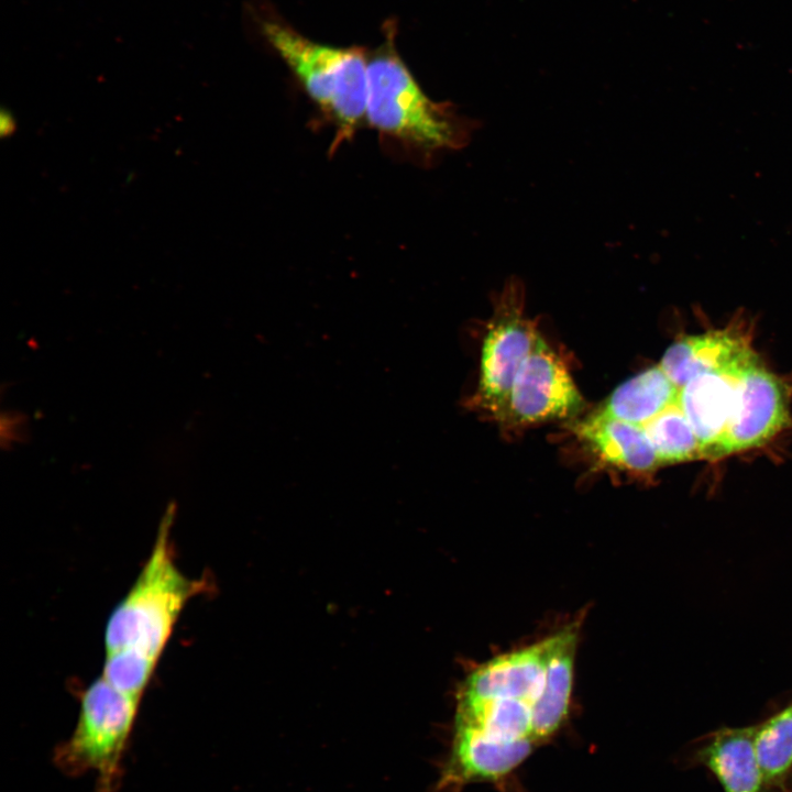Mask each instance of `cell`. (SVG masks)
I'll list each match as a JSON object with an SVG mask.
<instances>
[{
  "label": "cell",
  "mask_w": 792,
  "mask_h": 792,
  "mask_svg": "<svg viewBox=\"0 0 792 792\" xmlns=\"http://www.w3.org/2000/svg\"><path fill=\"white\" fill-rule=\"evenodd\" d=\"M168 505L151 553L129 592L110 614L106 656H120L154 672L186 604L204 590L202 580L186 576L175 563Z\"/></svg>",
  "instance_id": "7a4b0ae2"
},
{
  "label": "cell",
  "mask_w": 792,
  "mask_h": 792,
  "mask_svg": "<svg viewBox=\"0 0 792 792\" xmlns=\"http://www.w3.org/2000/svg\"><path fill=\"white\" fill-rule=\"evenodd\" d=\"M755 748L765 792H792V703L757 724Z\"/></svg>",
  "instance_id": "2e32d148"
},
{
  "label": "cell",
  "mask_w": 792,
  "mask_h": 792,
  "mask_svg": "<svg viewBox=\"0 0 792 792\" xmlns=\"http://www.w3.org/2000/svg\"><path fill=\"white\" fill-rule=\"evenodd\" d=\"M756 359L743 336L719 330L683 337L667 349L659 365L680 389L703 373L729 370Z\"/></svg>",
  "instance_id": "7c38bea8"
},
{
  "label": "cell",
  "mask_w": 792,
  "mask_h": 792,
  "mask_svg": "<svg viewBox=\"0 0 792 792\" xmlns=\"http://www.w3.org/2000/svg\"><path fill=\"white\" fill-rule=\"evenodd\" d=\"M757 724L722 727L692 750V765L706 768L724 792H765L755 736Z\"/></svg>",
  "instance_id": "30bf717a"
},
{
  "label": "cell",
  "mask_w": 792,
  "mask_h": 792,
  "mask_svg": "<svg viewBox=\"0 0 792 792\" xmlns=\"http://www.w3.org/2000/svg\"><path fill=\"white\" fill-rule=\"evenodd\" d=\"M787 418L782 385L758 361L754 362L737 381L719 457L763 444L783 427Z\"/></svg>",
  "instance_id": "52a82bcc"
},
{
  "label": "cell",
  "mask_w": 792,
  "mask_h": 792,
  "mask_svg": "<svg viewBox=\"0 0 792 792\" xmlns=\"http://www.w3.org/2000/svg\"><path fill=\"white\" fill-rule=\"evenodd\" d=\"M584 407L565 363L537 333L513 383L504 424L530 426L570 419Z\"/></svg>",
  "instance_id": "8992f818"
},
{
  "label": "cell",
  "mask_w": 792,
  "mask_h": 792,
  "mask_svg": "<svg viewBox=\"0 0 792 792\" xmlns=\"http://www.w3.org/2000/svg\"><path fill=\"white\" fill-rule=\"evenodd\" d=\"M756 361L725 371L703 373L679 389L678 404L694 430L703 457H719L737 381L741 372Z\"/></svg>",
  "instance_id": "9c48e42d"
},
{
  "label": "cell",
  "mask_w": 792,
  "mask_h": 792,
  "mask_svg": "<svg viewBox=\"0 0 792 792\" xmlns=\"http://www.w3.org/2000/svg\"><path fill=\"white\" fill-rule=\"evenodd\" d=\"M365 122L421 161L466 146L480 123L421 89L388 40L369 59Z\"/></svg>",
  "instance_id": "6da1fadb"
},
{
  "label": "cell",
  "mask_w": 792,
  "mask_h": 792,
  "mask_svg": "<svg viewBox=\"0 0 792 792\" xmlns=\"http://www.w3.org/2000/svg\"><path fill=\"white\" fill-rule=\"evenodd\" d=\"M524 315V287L510 278L495 302V311L483 340L474 402L504 421L516 374L537 336Z\"/></svg>",
  "instance_id": "5b68a950"
},
{
  "label": "cell",
  "mask_w": 792,
  "mask_h": 792,
  "mask_svg": "<svg viewBox=\"0 0 792 792\" xmlns=\"http://www.w3.org/2000/svg\"><path fill=\"white\" fill-rule=\"evenodd\" d=\"M3 415L7 417V420L2 417V441H9V443L19 441L21 439V435L24 432L25 422L23 417L19 414L11 413H9V415Z\"/></svg>",
  "instance_id": "ac0fdd59"
},
{
  "label": "cell",
  "mask_w": 792,
  "mask_h": 792,
  "mask_svg": "<svg viewBox=\"0 0 792 792\" xmlns=\"http://www.w3.org/2000/svg\"><path fill=\"white\" fill-rule=\"evenodd\" d=\"M570 430L607 466L649 475L661 464L642 427L595 411L573 420Z\"/></svg>",
  "instance_id": "8fae6325"
},
{
  "label": "cell",
  "mask_w": 792,
  "mask_h": 792,
  "mask_svg": "<svg viewBox=\"0 0 792 792\" xmlns=\"http://www.w3.org/2000/svg\"><path fill=\"white\" fill-rule=\"evenodd\" d=\"M455 726L473 729L487 739L537 746L532 706L520 700L459 701Z\"/></svg>",
  "instance_id": "9a60e30c"
},
{
  "label": "cell",
  "mask_w": 792,
  "mask_h": 792,
  "mask_svg": "<svg viewBox=\"0 0 792 792\" xmlns=\"http://www.w3.org/2000/svg\"><path fill=\"white\" fill-rule=\"evenodd\" d=\"M141 698L103 675L79 696V714L70 736L54 750V765L68 776H95L97 792H116Z\"/></svg>",
  "instance_id": "277c9868"
},
{
  "label": "cell",
  "mask_w": 792,
  "mask_h": 792,
  "mask_svg": "<svg viewBox=\"0 0 792 792\" xmlns=\"http://www.w3.org/2000/svg\"><path fill=\"white\" fill-rule=\"evenodd\" d=\"M661 465L702 455L700 443L678 402L644 427Z\"/></svg>",
  "instance_id": "e0dca14e"
},
{
  "label": "cell",
  "mask_w": 792,
  "mask_h": 792,
  "mask_svg": "<svg viewBox=\"0 0 792 792\" xmlns=\"http://www.w3.org/2000/svg\"><path fill=\"white\" fill-rule=\"evenodd\" d=\"M548 651L549 638L483 663L466 678L459 701L509 698L532 706L541 691Z\"/></svg>",
  "instance_id": "ba28073f"
},
{
  "label": "cell",
  "mask_w": 792,
  "mask_h": 792,
  "mask_svg": "<svg viewBox=\"0 0 792 792\" xmlns=\"http://www.w3.org/2000/svg\"><path fill=\"white\" fill-rule=\"evenodd\" d=\"M263 34L308 97L336 128L332 147L350 141L365 122L369 61L360 47H336L265 20Z\"/></svg>",
  "instance_id": "3957f363"
},
{
  "label": "cell",
  "mask_w": 792,
  "mask_h": 792,
  "mask_svg": "<svg viewBox=\"0 0 792 792\" xmlns=\"http://www.w3.org/2000/svg\"><path fill=\"white\" fill-rule=\"evenodd\" d=\"M579 623L549 637L541 691L532 705L534 738L549 739L563 724L570 706Z\"/></svg>",
  "instance_id": "4fadbf2b"
},
{
  "label": "cell",
  "mask_w": 792,
  "mask_h": 792,
  "mask_svg": "<svg viewBox=\"0 0 792 792\" xmlns=\"http://www.w3.org/2000/svg\"><path fill=\"white\" fill-rule=\"evenodd\" d=\"M678 397L679 388L656 365L618 385L596 411L644 427Z\"/></svg>",
  "instance_id": "5bb4252c"
}]
</instances>
